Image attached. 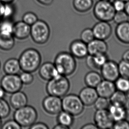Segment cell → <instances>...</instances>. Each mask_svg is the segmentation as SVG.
Returning a JSON list of instances; mask_svg holds the SVG:
<instances>
[{"instance_id":"7bdbcfd3","label":"cell","mask_w":129,"mask_h":129,"mask_svg":"<svg viewBox=\"0 0 129 129\" xmlns=\"http://www.w3.org/2000/svg\"><path fill=\"white\" fill-rule=\"evenodd\" d=\"M37 2L42 5L49 6L52 4L54 0H37Z\"/></svg>"},{"instance_id":"277c9868","label":"cell","mask_w":129,"mask_h":129,"mask_svg":"<svg viewBox=\"0 0 129 129\" xmlns=\"http://www.w3.org/2000/svg\"><path fill=\"white\" fill-rule=\"evenodd\" d=\"M38 117V114L35 108L27 105L16 109L13 114L14 120L22 128L30 127L36 122Z\"/></svg>"},{"instance_id":"7c38bea8","label":"cell","mask_w":129,"mask_h":129,"mask_svg":"<svg viewBox=\"0 0 129 129\" xmlns=\"http://www.w3.org/2000/svg\"><path fill=\"white\" fill-rule=\"evenodd\" d=\"M92 31L95 39L106 40L112 35V29L109 22L99 21L93 26Z\"/></svg>"},{"instance_id":"1f68e13d","label":"cell","mask_w":129,"mask_h":129,"mask_svg":"<svg viewBox=\"0 0 129 129\" xmlns=\"http://www.w3.org/2000/svg\"><path fill=\"white\" fill-rule=\"evenodd\" d=\"M120 76L129 79V61L122 59L118 63Z\"/></svg>"},{"instance_id":"db71d44e","label":"cell","mask_w":129,"mask_h":129,"mask_svg":"<svg viewBox=\"0 0 129 129\" xmlns=\"http://www.w3.org/2000/svg\"><path fill=\"white\" fill-rule=\"evenodd\" d=\"M101 1H110L111 0H101Z\"/></svg>"},{"instance_id":"52a82bcc","label":"cell","mask_w":129,"mask_h":129,"mask_svg":"<svg viewBox=\"0 0 129 129\" xmlns=\"http://www.w3.org/2000/svg\"><path fill=\"white\" fill-rule=\"evenodd\" d=\"M62 103L63 110L74 116L80 115L84 111L85 105L79 95L67 94L62 99Z\"/></svg>"},{"instance_id":"44dd1931","label":"cell","mask_w":129,"mask_h":129,"mask_svg":"<svg viewBox=\"0 0 129 129\" xmlns=\"http://www.w3.org/2000/svg\"><path fill=\"white\" fill-rule=\"evenodd\" d=\"M9 101L12 108L17 109L27 105L28 98L24 92L20 90L12 94Z\"/></svg>"},{"instance_id":"d6986e66","label":"cell","mask_w":129,"mask_h":129,"mask_svg":"<svg viewBox=\"0 0 129 129\" xmlns=\"http://www.w3.org/2000/svg\"><path fill=\"white\" fill-rule=\"evenodd\" d=\"M108 110L114 122L123 119L128 120L129 112L125 106L110 104Z\"/></svg>"},{"instance_id":"9f6ffc18","label":"cell","mask_w":129,"mask_h":129,"mask_svg":"<svg viewBox=\"0 0 129 129\" xmlns=\"http://www.w3.org/2000/svg\"></svg>"},{"instance_id":"f907efd6","label":"cell","mask_w":129,"mask_h":129,"mask_svg":"<svg viewBox=\"0 0 129 129\" xmlns=\"http://www.w3.org/2000/svg\"><path fill=\"white\" fill-rule=\"evenodd\" d=\"M15 0H0V2L4 4L12 3Z\"/></svg>"},{"instance_id":"5b68a950","label":"cell","mask_w":129,"mask_h":129,"mask_svg":"<svg viewBox=\"0 0 129 129\" xmlns=\"http://www.w3.org/2000/svg\"><path fill=\"white\" fill-rule=\"evenodd\" d=\"M49 25L42 20H39L30 27V36L34 42L39 45H43L49 40L50 36Z\"/></svg>"},{"instance_id":"bcb514c9","label":"cell","mask_w":129,"mask_h":129,"mask_svg":"<svg viewBox=\"0 0 129 129\" xmlns=\"http://www.w3.org/2000/svg\"><path fill=\"white\" fill-rule=\"evenodd\" d=\"M122 59L129 61V49L126 50L123 53L122 56Z\"/></svg>"},{"instance_id":"7402d4cb","label":"cell","mask_w":129,"mask_h":129,"mask_svg":"<svg viewBox=\"0 0 129 129\" xmlns=\"http://www.w3.org/2000/svg\"><path fill=\"white\" fill-rule=\"evenodd\" d=\"M115 34L116 37L120 42L129 44V21L117 24Z\"/></svg>"},{"instance_id":"ba28073f","label":"cell","mask_w":129,"mask_h":129,"mask_svg":"<svg viewBox=\"0 0 129 129\" xmlns=\"http://www.w3.org/2000/svg\"><path fill=\"white\" fill-rule=\"evenodd\" d=\"M23 85L18 75L6 74L1 80V86L6 92L10 94L21 90Z\"/></svg>"},{"instance_id":"6da1fadb","label":"cell","mask_w":129,"mask_h":129,"mask_svg":"<svg viewBox=\"0 0 129 129\" xmlns=\"http://www.w3.org/2000/svg\"><path fill=\"white\" fill-rule=\"evenodd\" d=\"M18 59L21 70L33 73L39 69L42 58L39 51L34 48H29L21 53Z\"/></svg>"},{"instance_id":"836d02e7","label":"cell","mask_w":129,"mask_h":129,"mask_svg":"<svg viewBox=\"0 0 129 129\" xmlns=\"http://www.w3.org/2000/svg\"><path fill=\"white\" fill-rule=\"evenodd\" d=\"M95 39L92 29L86 28L83 30L81 33L80 40L87 44Z\"/></svg>"},{"instance_id":"f6af8a7d","label":"cell","mask_w":129,"mask_h":129,"mask_svg":"<svg viewBox=\"0 0 129 129\" xmlns=\"http://www.w3.org/2000/svg\"><path fill=\"white\" fill-rule=\"evenodd\" d=\"M4 6H5V4L3 3L2 2H0V22L3 19Z\"/></svg>"},{"instance_id":"60d3db41","label":"cell","mask_w":129,"mask_h":129,"mask_svg":"<svg viewBox=\"0 0 129 129\" xmlns=\"http://www.w3.org/2000/svg\"><path fill=\"white\" fill-rule=\"evenodd\" d=\"M126 2L122 0H114L112 3L115 12H120L124 10Z\"/></svg>"},{"instance_id":"f35d334b","label":"cell","mask_w":129,"mask_h":129,"mask_svg":"<svg viewBox=\"0 0 129 129\" xmlns=\"http://www.w3.org/2000/svg\"><path fill=\"white\" fill-rule=\"evenodd\" d=\"M22 127L15 120H9L2 125L1 129H20Z\"/></svg>"},{"instance_id":"ffe728a7","label":"cell","mask_w":129,"mask_h":129,"mask_svg":"<svg viewBox=\"0 0 129 129\" xmlns=\"http://www.w3.org/2000/svg\"><path fill=\"white\" fill-rule=\"evenodd\" d=\"M89 55H95L105 53L108 50V45L105 40L95 39L87 44Z\"/></svg>"},{"instance_id":"7dc6e473","label":"cell","mask_w":129,"mask_h":129,"mask_svg":"<svg viewBox=\"0 0 129 129\" xmlns=\"http://www.w3.org/2000/svg\"><path fill=\"white\" fill-rule=\"evenodd\" d=\"M6 91L2 87L0 86V99H3L6 95Z\"/></svg>"},{"instance_id":"4316f807","label":"cell","mask_w":129,"mask_h":129,"mask_svg":"<svg viewBox=\"0 0 129 129\" xmlns=\"http://www.w3.org/2000/svg\"><path fill=\"white\" fill-rule=\"evenodd\" d=\"M57 121L58 124L64 126L67 129H69L73 125L74 122V116L62 110L58 114Z\"/></svg>"},{"instance_id":"5bb4252c","label":"cell","mask_w":129,"mask_h":129,"mask_svg":"<svg viewBox=\"0 0 129 129\" xmlns=\"http://www.w3.org/2000/svg\"><path fill=\"white\" fill-rule=\"evenodd\" d=\"M39 69V75L44 80L48 81L61 75L56 69L54 63L50 62H46L41 65Z\"/></svg>"},{"instance_id":"8fae6325","label":"cell","mask_w":129,"mask_h":129,"mask_svg":"<svg viewBox=\"0 0 129 129\" xmlns=\"http://www.w3.org/2000/svg\"><path fill=\"white\" fill-rule=\"evenodd\" d=\"M101 74L104 79L115 82L119 76L118 63L108 60L101 68Z\"/></svg>"},{"instance_id":"8992f818","label":"cell","mask_w":129,"mask_h":129,"mask_svg":"<svg viewBox=\"0 0 129 129\" xmlns=\"http://www.w3.org/2000/svg\"><path fill=\"white\" fill-rule=\"evenodd\" d=\"M93 12L98 20L109 22L113 20L116 12L110 1L99 0L94 5Z\"/></svg>"},{"instance_id":"d590c367","label":"cell","mask_w":129,"mask_h":129,"mask_svg":"<svg viewBox=\"0 0 129 129\" xmlns=\"http://www.w3.org/2000/svg\"><path fill=\"white\" fill-rule=\"evenodd\" d=\"M38 19V16L31 12H26L22 17V21L30 26L36 22Z\"/></svg>"},{"instance_id":"ac0fdd59","label":"cell","mask_w":129,"mask_h":129,"mask_svg":"<svg viewBox=\"0 0 129 129\" xmlns=\"http://www.w3.org/2000/svg\"><path fill=\"white\" fill-rule=\"evenodd\" d=\"M98 96L109 99L116 90L114 82L104 79L96 88Z\"/></svg>"},{"instance_id":"2e32d148","label":"cell","mask_w":129,"mask_h":129,"mask_svg":"<svg viewBox=\"0 0 129 129\" xmlns=\"http://www.w3.org/2000/svg\"><path fill=\"white\" fill-rule=\"evenodd\" d=\"M79 96L84 105L86 106L93 105L99 96L96 88L88 86L84 87L80 91Z\"/></svg>"},{"instance_id":"8d00e7d4","label":"cell","mask_w":129,"mask_h":129,"mask_svg":"<svg viewBox=\"0 0 129 129\" xmlns=\"http://www.w3.org/2000/svg\"><path fill=\"white\" fill-rule=\"evenodd\" d=\"M19 76L23 84L28 85L34 82V77L32 73L23 71V72L20 74Z\"/></svg>"},{"instance_id":"f5cc1de1","label":"cell","mask_w":129,"mask_h":129,"mask_svg":"<svg viewBox=\"0 0 129 129\" xmlns=\"http://www.w3.org/2000/svg\"><path fill=\"white\" fill-rule=\"evenodd\" d=\"M122 1H124V2H126L128 1H129V0H122Z\"/></svg>"},{"instance_id":"f546056e","label":"cell","mask_w":129,"mask_h":129,"mask_svg":"<svg viewBox=\"0 0 129 129\" xmlns=\"http://www.w3.org/2000/svg\"><path fill=\"white\" fill-rule=\"evenodd\" d=\"M11 112L10 105L6 100L0 99V118L5 119L8 117Z\"/></svg>"},{"instance_id":"4fadbf2b","label":"cell","mask_w":129,"mask_h":129,"mask_svg":"<svg viewBox=\"0 0 129 129\" xmlns=\"http://www.w3.org/2000/svg\"><path fill=\"white\" fill-rule=\"evenodd\" d=\"M86 58V64L92 71L100 70L102 66L108 60L106 53L95 55H88Z\"/></svg>"},{"instance_id":"4dcf8cb0","label":"cell","mask_w":129,"mask_h":129,"mask_svg":"<svg viewBox=\"0 0 129 129\" xmlns=\"http://www.w3.org/2000/svg\"><path fill=\"white\" fill-rule=\"evenodd\" d=\"M109 99L98 96L94 102L93 105L96 110H107L110 106Z\"/></svg>"},{"instance_id":"d4e9b609","label":"cell","mask_w":129,"mask_h":129,"mask_svg":"<svg viewBox=\"0 0 129 129\" xmlns=\"http://www.w3.org/2000/svg\"><path fill=\"white\" fill-rule=\"evenodd\" d=\"M102 79L101 74L96 71H92L86 74L84 78V82L86 86L96 88L102 80Z\"/></svg>"},{"instance_id":"9c48e42d","label":"cell","mask_w":129,"mask_h":129,"mask_svg":"<svg viewBox=\"0 0 129 129\" xmlns=\"http://www.w3.org/2000/svg\"><path fill=\"white\" fill-rule=\"evenodd\" d=\"M42 105L45 112L52 115H57L63 110L62 99L56 96L49 95L44 99Z\"/></svg>"},{"instance_id":"30bf717a","label":"cell","mask_w":129,"mask_h":129,"mask_svg":"<svg viewBox=\"0 0 129 129\" xmlns=\"http://www.w3.org/2000/svg\"><path fill=\"white\" fill-rule=\"evenodd\" d=\"M93 119L98 129L112 128L115 122L108 109L96 110L94 114Z\"/></svg>"},{"instance_id":"7a4b0ae2","label":"cell","mask_w":129,"mask_h":129,"mask_svg":"<svg viewBox=\"0 0 129 129\" xmlns=\"http://www.w3.org/2000/svg\"><path fill=\"white\" fill-rule=\"evenodd\" d=\"M53 63L58 72L66 77L72 75L77 68L75 58L70 52H67L59 53L55 58Z\"/></svg>"},{"instance_id":"b9f144b4","label":"cell","mask_w":129,"mask_h":129,"mask_svg":"<svg viewBox=\"0 0 129 129\" xmlns=\"http://www.w3.org/2000/svg\"><path fill=\"white\" fill-rule=\"evenodd\" d=\"M29 128L30 129H48V125L43 122H36L34 123Z\"/></svg>"},{"instance_id":"3957f363","label":"cell","mask_w":129,"mask_h":129,"mask_svg":"<svg viewBox=\"0 0 129 129\" xmlns=\"http://www.w3.org/2000/svg\"><path fill=\"white\" fill-rule=\"evenodd\" d=\"M70 86V81L66 76L59 75L48 81L46 91L49 95L63 98L68 94Z\"/></svg>"},{"instance_id":"d6a6232c","label":"cell","mask_w":129,"mask_h":129,"mask_svg":"<svg viewBox=\"0 0 129 129\" xmlns=\"http://www.w3.org/2000/svg\"><path fill=\"white\" fill-rule=\"evenodd\" d=\"M14 23L10 19H3L0 22V31L12 34Z\"/></svg>"},{"instance_id":"ab89813d","label":"cell","mask_w":129,"mask_h":129,"mask_svg":"<svg viewBox=\"0 0 129 129\" xmlns=\"http://www.w3.org/2000/svg\"><path fill=\"white\" fill-rule=\"evenodd\" d=\"M112 128L115 129H129V121L126 119L115 122Z\"/></svg>"},{"instance_id":"681fc988","label":"cell","mask_w":129,"mask_h":129,"mask_svg":"<svg viewBox=\"0 0 129 129\" xmlns=\"http://www.w3.org/2000/svg\"><path fill=\"white\" fill-rule=\"evenodd\" d=\"M54 129H67L66 127H65L63 126H62L61 125L59 124H58L53 127Z\"/></svg>"},{"instance_id":"cb8c5ba5","label":"cell","mask_w":129,"mask_h":129,"mask_svg":"<svg viewBox=\"0 0 129 129\" xmlns=\"http://www.w3.org/2000/svg\"><path fill=\"white\" fill-rule=\"evenodd\" d=\"M3 70L6 74L18 75L21 70L19 59L15 58L8 59L4 63Z\"/></svg>"},{"instance_id":"9a60e30c","label":"cell","mask_w":129,"mask_h":129,"mask_svg":"<svg viewBox=\"0 0 129 129\" xmlns=\"http://www.w3.org/2000/svg\"><path fill=\"white\" fill-rule=\"evenodd\" d=\"M70 53L78 59L85 58L89 55L87 44L81 40H75L71 43Z\"/></svg>"},{"instance_id":"816d5d0a","label":"cell","mask_w":129,"mask_h":129,"mask_svg":"<svg viewBox=\"0 0 129 129\" xmlns=\"http://www.w3.org/2000/svg\"><path fill=\"white\" fill-rule=\"evenodd\" d=\"M2 126V119L0 118V128H1Z\"/></svg>"},{"instance_id":"e575fe53","label":"cell","mask_w":129,"mask_h":129,"mask_svg":"<svg viewBox=\"0 0 129 129\" xmlns=\"http://www.w3.org/2000/svg\"><path fill=\"white\" fill-rule=\"evenodd\" d=\"M16 9L12 3L5 4L3 19H10L15 14Z\"/></svg>"},{"instance_id":"ee69618b","label":"cell","mask_w":129,"mask_h":129,"mask_svg":"<svg viewBox=\"0 0 129 129\" xmlns=\"http://www.w3.org/2000/svg\"><path fill=\"white\" fill-rule=\"evenodd\" d=\"M82 129H98V127L96 125L93 123H88L84 126H82L81 127Z\"/></svg>"},{"instance_id":"f1b7e54d","label":"cell","mask_w":129,"mask_h":129,"mask_svg":"<svg viewBox=\"0 0 129 129\" xmlns=\"http://www.w3.org/2000/svg\"><path fill=\"white\" fill-rule=\"evenodd\" d=\"M116 89L126 93L129 91V79L124 77H119L114 82Z\"/></svg>"},{"instance_id":"83f0119b","label":"cell","mask_w":129,"mask_h":129,"mask_svg":"<svg viewBox=\"0 0 129 129\" xmlns=\"http://www.w3.org/2000/svg\"><path fill=\"white\" fill-rule=\"evenodd\" d=\"M128 98L125 93L120 91H115L109 98L111 104L126 106Z\"/></svg>"},{"instance_id":"484cf974","label":"cell","mask_w":129,"mask_h":129,"mask_svg":"<svg viewBox=\"0 0 129 129\" xmlns=\"http://www.w3.org/2000/svg\"><path fill=\"white\" fill-rule=\"evenodd\" d=\"M93 0H73L74 8L78 12L85 13L92 8L93 5Z\"/></svg>"},{"instance_id":"11a10c76","label":"cell","mask_w":129,"mask_h":129,"mask_svg":"<svg viewBox=\"0 0 129 129\" xmlns=\"http://www.w3.org/2000/svg\"><path fill=\"white\" fill-rule=\"evenodd\" d=\"M1 62H0V68H1Z\"/></svg>"},{"instance_id":"603a6c76","label":"cell","mask_w":129,"mask_h":129,"mask_svg":"<svg viewBox=\"0 0 129 129\" xmlns=\"http://www.w3.org/2000/svg\"><path fill=\"white\" fill-rule=\"evenodd\" d=\"M15 40L12 34L0 31V49L4 51H9L14 47Z\"/></svg>"},{"instance_id":"e0dca14e","label":"cell","mask_w":129,"mask_h":129,"mask_svg":"<svg viewBox=\"0 0 129 129\" xmlns=\"http://www.w3.org/2000/svg\"><path fill=\"white\" fill-rule=\"evenodd\" d=\"M30 27L22 20L17 21L14 23L12 35L15 38L19 40L26 39L30 36Z\"/></svg>"},{"instance_id":"c3c4849f","label":"cell","mask_w":129,"mask_h":129,"mask_svg":"<svg viewBox=\"0 0 129 129\" xmlns=\"http://www.w3.org/2000/svg\"><path fill=\"white\" fill-rule=\"evenodd\" d=\"M124 11L126 12L127 16L129 17V1L126 2L125 3V6L124 9Z\"/></svg>"},{"instance_id":"74e56055","label":"cell","mask_w":129,"mask_h":129,"mask_svg":"<svg viewBox=\"0 0 129 129\" xmlns=\"http://www.w3.org/2000/svg\"><path fill=\"white\" fill-rule=\"evenodd\" d=\"M128 18L129 16H127V15L124 11H122L115 12L113 20L116 24H119L128 21Z\"/></svg>"}]
</instances>
